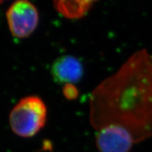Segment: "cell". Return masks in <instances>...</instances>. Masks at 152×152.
Returning <instances> with one entry per match:
<instances>
[{"instance_id":"obj_1","label":"cell","mask_w":152,"mask_h":152,"mask_svg":"<svg viewBox=\"0 0 152 152\" xmlns=\"http://www.w3.org/2000/svg\"><path fill=\"white\" fill-rule=\"evenodd\" d=\"M90 124L96 131L117 125L134 144L152 137V55L140 50L91 93Z\"/></svg>"},{"instance_id":"obj_2","label":"cell","mask_w":152,"mask_h":152,"mask_svg":"<svg viewBox=\"0 0 152 152\" xmlns=\"http://www.w3.org/2000/svg\"><path fill=\"white\" fill-rule=\"evenodd\" d=\"M47 108L44 101L37 96H27L20 99L9 115L11 130L23 138L34 137L45 127Z\"/></svg>"},{"instance_id":"obj_3","label":"cell","mask_w":152,"mask_h":152,"mask_svg":"<svg viewBox=\"0 0 152 152\" xmlns=\"http://www.w3.org/2000/svg\"><path fill=\"white\" fill-rule=\"evenodd\" d=\"M7 24L11 35L19 39L30 37L39 24V13L28 0H16L6 14Z\"/></svg>"},{"instance_id":"obj_4","label":"cell","mask_w":152,"mask_h":152,"mask_svg":"<svg viewBox=\"0 0 152 152\" xmlns=\"http://www.w3.org/2000/svg\"><path fill=\"white\" fill-rule=\"evenodd\" d=\"M95 141L99 152H130L134 144L128 131L113 125L97 130Z\"/></svg>"},{"instance_id":"obj_5","label":"cell","mask_w":152,"mask_h":152,"mask_svg":"<svg viewBox=\"0 0 152 152\" xmlns=\"http://www.w3.org/2000/svg\"><path fill=\"white\" fill-rule=\"evenodd\" d=\"M84 67L77 57L65 55L57 58L51 67V75L60 85L75 84L83 77Z\"/></svg>"},{"instance_id":"obj_6","label":"cell","mask_w":152,"mask_h":152,"mask_svg":"<svg viewBox=\"0 0 152 152\" xmlns=\"http://www.w3.org/2000/svg\"><path fill=\"white\" fill-rule=\"evenodd\" d=\"M98 0H53L55 9L68 19H80L86 15Z\"/></svg>"},{"instance_id":"obj_7","label":"cell","mask_w":152,"mask_h":152,"mask_svg":"<svg viewBox=\"0 0 152 152\" xmlns=\"http://www.w3.org/2000/svg\"><path fill=\"white\" fill-rule=\"evenodd\" d=\"M63 94L68 100H74L77 97L79 94L78 90L73 84H67L64 85Z\"/></svg>"},{"instance_id":"obj_8","label":"cell","mask_w":152,"mask_h":152,"mask_svg":"<svg viewBox=\"0 0 152 152\" xmlns=\"http://www.w3.org/2000/svg\"><path fill=\"white\" fill-rule=\"evenodd\" d=\"M9 1V0H0V4H3L4 2H5V1Z\"/></svg>"}]
</instances>
